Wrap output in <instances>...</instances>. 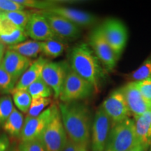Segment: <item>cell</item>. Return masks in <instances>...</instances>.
<instances>
[{
    "label": "cell",
    "instance_id": "6da1fadb",
    "mask_svg": "<svg viewBox=\"0 0 151 151\" xmlns=\"http://www.w3.org/2000/svg\"><path fill=\"white\" fill-rule=\"evenodd\" d=\"M64 127L68 137L76 144L88 145L90 139V112L78 101L58 104Z\"/></svg>",
    "mask_w": 151,
    "mask_h": 151
},
{
    "label": "cell",
    "instance_id": "7a4b0ae2",
    "mask_svg": "<svg viewBox=\"0 0 151 151\" xmlns=\"http://www.w3.org/2000/svg\"><path fill=\"white\" fill-rule=\"evenodd\" d=\"M70 67L92 85L95 91H98L105 77V72L89 44L81 43L73 47L70 52Z\"/></svg>",
    "mask_w": 151,
    "mask_h": 151
},
{
    "label": "cell",
    "instance_id": "3957f363",
    "mask_svg": "<svg viewBox=\"0 0 151 151\" xmlns=\"http://www.w3.org/2000/svg\"><path fill=\"white\" fill-rule=\"evenodd\" d=\"M139 144L134 120L128 118L113 126L109 132L105 151H128Z\"/></svg>",
    "mask_w": 151,
    "mask_h": 151
},
{
    "label": "cell",
    "instance_id": "277c9868",
    "mask_svg": "<svg viewBox=\"0 0 151 151\" xmlns=\"http://www.w3.org/2000/svg\"><path fill=\"white\" fill-rule=\"evenodd\" d=\"M95 91L92 85L70 69L68 71L59 99L61 102L78 101L90 97Z\"/></svg>",
    "mask_w": 151,
    "mask_h": 151
},
{
    "label": "cell",
    "instance_id": "5b68a950",
    "mask_svg": "<svg viewBox=\"0 0 151 151\" xmlns=\"http://www.w3.org/2000/svg\"><path fill=\"white\" fill-rule=\"evenodd\" d=\"M89 46L106 70L114 69L118 60L109 46L101 25L94 28L90 34Z\"/></svg>",
    "mask_w": 151,
    "mask_h": 151
},
{
    "label": "cell",
    "instance_id": "8992f818",
    "mask_svg": "<svg viewBox=\"0 0 151 151\" xmlns=\"http://www.w3.org/2000/svg\"><path fill=\"white\" fill-rule=\"evenodd\" d=\"M46 151H62L67 141V132L58 109L40 137Z\"/></svg>",
    "mask_w": 151,
    "mask_h": 151
},
{
    "label": "cell",
    "instance_id": "52a82bcc",
    "mask_svg": "<svg viewBox=\"0 0 151 151\" xmlns=\"http://www.w3.org/2000/svg\"><path fill=\"white\" fill-rule=\"evenodd\" d=\"M109 46L119 59L127 42V29L123 22L116 18L107 19L101 24Z\"/></svg>",
    "mask_w": 151,
    "mask_h": 151
},
{
    "label": "cell",
    "instance_id": "ba28073f",
    "mask_svg": "<svg viewBox=\"0 0 151 151\" xmlns=\"http://www.w3.org/2000/svg\"><path fill=\"white\" fill-rule=\"evenodd\" d=\"M58 109V105L52 104L40 115L34 118L25 117L20 134L21 142L39 138Z\"/></svg>",
    "mask_w": 151,
    "mask_h": 151
},
{
    "label": "cell",
    "instance_id": "9c48e42d",
    "mask_svg": "<svg viewBox=\"0 0 151 151\" xmlns=\"http://www.w3.org/2000/svg\"><path fill=\"white\" fill-rule=\"evenodd\" d=\"M69 69L70 66L65 62H52L49 60L43 67L41 78L51 88L56 99L60 97Z\"/></svg>",
    "mask_w": 151,
    "mask_h": 151
},
{
    "label": "cell",
    "instance_id": "30bf717a",
    "mask_svg": "<svg viewBox=\"0 0 151 151\" xmlns=\"http://www.w3.org/2000/svg\"><path fill=\"white\" fill-rule=\"evenodd\" d=\"M113 125L128 118L129 110L121 88L115 90L103 101L101 106Z\"/></svg>",
    "mask_w": 151,
    "mask_h": 151
},
{
    "label": "cell",
    "instance_id": "8fae6325",
    "mask_svg": "<svg viewBox=\"0 0 151 151\" xmlns=\"http://www.w3.org/2000/svg\"><path fill=\"white\" fill-rule=\"evenodd\" d=\"M111 122L100 106L94 116L92 128V151H105Z\"/></svg>",
    "mask_w": 151,
    "mask_h": 151
},
{
    "label": "cell",
    "instance_id": "7c38bea8",
    "mask_svg": "<svg viewBox=\"0 0 151 151\" xmlns=\"http://www.w3.org/2000/svg\"><path fill=\"white\" fill-rule=\"evenodd\" d=\"M46 18L49 25L58 38L73 40L80 37L81 28L67 19L46 11H39Z\"/></svg>",
    "mask_w": 151,
    "mask_h": 151
},
{
    "label": "cell",
    "instance_id": "4fadbf2b",
    "mask_svg": "<svg viewBox=\"0 0 151 151\" xmlns=\"http://www.w3.org/2000/svg\"><path fill=\"white\" fill-rule=\"evenodd\" d=\"M129 112L134 118L151 109V101L146 99L138 88L137 83L130 81L121 88Z\"/></svg>",
    "mask_w": 151,
    "mask_h": 151
},
{
    "label": "cell",
    "instance_id": "5bb4252c",
    "mask_svg": "<svg viewBox=\"0 0 151 151\" xmlns=\"http://www.w3.org/2000/svg\"><path fill=\"white\" fill-rule=\"evenodd\" d=\"M24 31L27 37L38 41H46L58 38L52 32L46 18L39 12L31 13Z\"/></svg>",
    "mask_w": 151,
    "mask_h": 151
},
{
    "label": "cell",
    "instance_id": "9a60e30c",
    "mask_svg": "<svg viewBox=\"0 0 151 151\" xmlns=\"http://www.w3.org/2000/svg\"><path fill=\"white\" fill-rule=\"evenodd\" d=\"M32 62L29 58L22 56L14 50H7L1 65L15 80L18 81Z\"/></svg>",
    "mask_w": 151,
    "mask_h": 151
},
{
    "label": "cell",
    "instance_id": "2e32d148",
    "mask_svg": "<svg viewBox=\"0 0 151 151\" xmlns=\"http://www.w3.org/2000/svg\"><path fill=\"white\" fill-rule=\"evenodd\" d=\"M46 11L63 17L79 27H89L97 22V18L94 15L86 11L69 7L58 6Z\"/></svg>",
    "mask_w": 151,
    "mask_h": 151
},
{
    "label": "cell",
    "instance_id": "e0dca14e",
    "mask_svg": "<svg viewBox=\"0 0 151 151\" xmlns=\"http://www.w3.org/2000/svg\"><path fill=\"white\" fill-rule=\"evenodd\" d=\"M27 37L24 29L0 18V42L3 44L9 46L18 44L25 41Z\"/></svg>",
    "mask_w": 151,
    "mask_h": 151
},
{
    "label": "cell",
    "instance_id": "ac0fdd59",
    "mask_svg": "<svg viewBox=\"0 0 151 151\" xmlns=\"http://www.w3.org/2000/svg\"><path fill=\"white\" fill-rule=\"evenodd\" d=\"M48 61V60L45 59L43 57H39L37 60H34L29 68L19 79L15 88L27 90L30 85L41 78L43 67Z\"/></svg>",
    "mask_w": 151,
    "mask_h": 151
},
{
    "label": "cell",
    "instance_id": "d6986e66",
    "mask_svg": "<svg viewBox=\"0 0 151 151\" xmlns=\"http://www.w3.org/2000/svg\"><path fill=\"white\" fill-rule=\"evenodd\" d=\"M134 118L138 142L148 148L151 145V109Z\"/></svg>",
    "mask_w": 151,
    "mask_h": 151
},
{
    "label": "cell",
    "instance_id": "ffe728a7",
    "mask_svg": "<svg viewBox=\"0 0 151 151\" xmlns=\"http://www.w3.org/2000/svg\"><path fill=\"white\" fill-rule=\"evenodd\" d=\"M7 50H14L22 56L32 59L37 58L38 55L42 52V44L41 41L27 40L18 44L9 46Z\"/></svg>",
    "mask_w": 151,
    "mask_h": 151
},
{
    "label": "cell",
    "instance_id": "44dd1931",
    "mask_svg": "<svg viewBox=\"0 0 151 151\" xmlns=\"http://www.w3.org/2000/svg\"><path fill=\"white\" fill-rule=\"evenodd\" d=\"M24 122V119L22 113L16 108H14L2 127L4 130L11 137H20Z\"/></svg>",
    "mask_w": 151,
    "mask_h": 151
},
{
    "label": "cell",
    "instance_id": "7402d4cb",
    "mask_svg": "<svg viewBox=\"0 0 151 151\" xmlns=\"http://www.w3.org/2000/svg\"><path fill=\"white\" fill-rule=\"evenodd\" d=\"M31 13L23 11H6V12H0V18L8 20L11 23L16 24L18 27L25 29Z\"/></svg>",
    "mask_w": 151,
    "mask_h": 151
},
{
    "label": "cell",
    "instance_id": "603a6c76",
    "mask_svg": "<svg viewBox=\"0 0 151 151\" xmlns=\"http://www.w3.org/2000/svg\"><path fill=\"white\" fill-rule=\"evenodd\" d=\"M12 99L18 111L27 113L32 102V97L27 90L15 89L11 92Z\"/></svg>",
    "mask_w": 151,
    "mask_h": 151
},
{
    "label": "cell",
    "instance_id": "cb8c5ba5",
    "mask_svg": "<svg viewBox=\"0 0 151 151\" xmlns=\"http://www.w3.org/2000/svg\"><path fill=\"white\" fill-rule=\"evenodd\" d=\"M43 54L49 58H57L61 56L65 49V45L58 39L41 41Z\"/></svg>",
    "mask_w": 151,
    "mask_h": 151
},
{
    "label": "cell",
    "instance_id": "d4e9b609",
    "mask_svg": "<svg viewBox=\"0 0 151 151\" xmlns=\"http://www.w3.org/2000/svg\"><path fill=\"white\" fill-rule=\"evenodd\" d=\"M27 90L31 95L32 98H50L53 94L51 88L43 81L41 78L30 85Z\"/></svg>",
    "mask_w": 151,
    "mask_h": 151
},
{
    "label": "cell",
    "instance_id": "484cf974",
    "mask_svg": "<svg viewBox=\"0 0 151 151\" xmlns=\"http://www.w3.org/2000/svg\"><path fill=\"white\" fill-rule=\"evenodd\" d=\"M51 101L50 98H32L31 105H30L29 111L26 116L29 117V118H34V117L38 116L43 111L46 110V108L51 104Z\"/></svg>",
    "mask_w": 151,
    "mask_h": 151
},
{
    "label": "cell",
    "instance_id": "4316f807",
    "mask_svg": "<svg viewBox=\"0 0 151 151\" xmlns=\"http://www.w3.org/2000/svg\"><path fill=\"white\" fill-rule=\"evenodd\" d=\"M129 78L134 82L151 78V55L144 60L140 67L130 74Z\"/></svg>",
    "mask_w": 151,
    "mask_h": 151
},
{
    "label": "cell",
    "instance_id": "83f0119b",
    "mask_svg": "<svg viewBox=\"0 0 151 151\" xmlns=\"http://www.w3.org/2000/svg\"><path fill=\"white\" fill-rule=\"evenodd\" d=\"M16 1L25 8L41 9V11H47L59 6V3H58V1H49V0H16Z\"/></svg>",
    "mask_w": 151,
    "mask_h": 151
},
{
    "label": "cell",
    "instance_id": "f1b7e54d",
    "mask_svg": "<svg viewBox=\"0 0 151 151\" xmlns=\"http://www.w3.org/2000/svg\"><path fill=\"white\" fill-rule=\"evenodd\" d=\"M16 82L0 64V92L2 94L11 93L16 88Z\"/></svg>",
    "mask_w": 151,
    "mask_h": 151
},
{
    "label": "cell",
    "instance_id": "f546056e",
    "mask_svg": "<svg viewBox=\"0 0 151 151\" xmlns=\"http://www.w3.org/2000/svg\"><path fill=\"white\" fill-rule=\"evenodd\" d=\"M14 108V101L10 96H4L0 98V125L3 126Z\"/></svg>",
    "mask_w": 151,
    "mask_h": 151
},
{
    "label": "cell",
    "instance_id": "4dcf8cb0",
    "mask_svg": "<svg viewBox=\"0 0 151 151\" xmlns=\"http://www.w3.org/2000/svg\"><path fill=\"white\" fill-rule=\"evenodd\" d=\"M19 147L22 151H46L40 137L21 142L19 144Z\"/></svg>",
    "mask_w": 151,
    "mask_h": 151
},
{
    "label": "cell",
    "instance_id": "1f68e13d",
    "mask_svg": "<svg viewBox=\"0 0 151 151\" xmlns=\"http://www.w3.org/2000/svg\"><path fill=\"white\" fill-rule=\"evenodd\" d=\"M26 8L16 0H0V12L14 11H23Z\"/></svg>",
    "mask_w": 151,
    "mask_h": 151
},
{
    "label": "cell",
    "instance_id": "d6a6232c",
    "mask_svg": "<svg viewBox=\"0 0 151 151\" xmlns=\"http://www.w3.org/2000/svg\"><path fill=\"white\" fill-rule=\"evenodd\" d=\"M136 83L143 97L151 101V78Z\"/></svg>",
    "mask_w": 151,
    "mask_h": 151
},
{
    "label": "cell",
    "instance_id": "836d02e7",
    "mask_svg": "<svg viewBox=\"0 0 151 151\" xmlns=\"http://www.w3.org/2000/svg\"><path fill=\"white\" fill-rule=\"evenodd\" d=\"M9 148V140L6 135H0V151H7Z\"/></svg>",
    "mask_w": 151,
    "mask_h": 151
},
{
    "label": "cell",
    "instance_id": "e575fe53",
    "mask_svg": "<svg viewBox=\"0 0 151 151\" xmlns=\"http://www.w3.org/2000/svg\"><path fill=\"white\" fill-rule=\"evenodd\" d=\"M62 151H77V144L68 137Z\"/></svg>",
    "mask_w": 151,
    "mask_h": 151
},
{
    "label": "cell",
    "instance_id": "d590c367",
    "mask_svg": "<svg viewBox=\"0 0 151 151\" xmlns=\"http://www.w3.org/2000/svg\"><path fill=\"white\" fill-rule=\"evenodd\" d=\"M146 150L147 148H146V147L141 144H139L134 147V148H132V149H130L128 151H146Z\"/></svg>",
    "mask_w": 151,
    "mask_h": 151
},
{
    "label": "cell",
    "instance_id": "8d00e7d4",
    "mask_svg": "<svg viewBox=\"0 0 151 151\" xmlns=\"http://www.w3.org/2000/svg\"><path fill=\"white\" fill-rule=\"evenodd\" d=\"M5 54V46L2 43L0 42V64L2 61L4 56Z\"/></svg>",
    "mask_w": 151,
    "mask_h": 151
},
{
    "label": "cell",
    "instance_id": "74e56055",
    "mask_svg": "<svg viewBox=\"0 0 151 151\" xmlns=\"http://www.w3.org/2000/svg\"><path fill=\"white\" fill-rule=\"evenodd\" d=\"M87 147L88 145L86 144H77V151H88Z\"/></svg>",
    "mask_w": 151,
    "mask_h": 151
},
{
    "label": "cell",
    "instance_id": "f35d334b",
    "mask_svg": "<svg viewBox=\"0 0 151 151\" xmlns=\"http://www.w3.org/2000/svg\"><path fill=\"white\" fill-rule=\"evenodd\" d=\"M14 151H22V150L20 149V148L18 146L17 148H14Z\"/></svg>",
    "mask_w": 151,
    "mask_h": 151
},
{
    "label": "cell",
    "instance_id": "ab89813d",
    "mask_svg": "<svg viewBox=\"0 0 151 151\" xmlns=\"http://www.w3.org/2000/svg\"><path fill=\"white\" fill-rule=\"evenodd\" d=\"M7 151H14V148H9V150Z\"/></svg>",
    "mask_w": 151,
    "mask_h": 151
},
{
    "label": "cell",
    "instance_id": "60d3db41",
    "mask_svg": "<svg viewBox=\"0 0 151 151\" xmlns=\"http://www.w3.org/2000/svg\"><path fill=\"white\" fill-rule=\"evenodd\" d=\"M150 151H151V145H150Z\"/></svg>",
    "mask_w": 151,
    "mask_h": 151
}]
</instances>
